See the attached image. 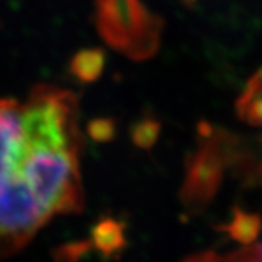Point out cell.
Returning a JSON list of instances; mask_svg holds the SVG:
<instances>
[{
    "label": "cell",
    "mask_w": 262,
    "mask_h": 262,
    "mask_svg": "<svg viewBox=\"0 0 262 262\" xmlns=\"http://www.w3.org/2000/svg\"><path fill=\"white\" fill-rule=\"evenodd\" d=\"M106 16L107 38L116 46L136 57L154 52L161 24L139 0H111V11Z\"/></svg>",
    "instance_id": "cell-2"
},
{
    "label": "cell",
    "mask_w": 262,
    "mask_h": 262,
    "mask_svg": "<svg viewBox=\"0 0 262 262\" xmlns=\"http://www.w3.org/2000/svg\"><path fill=\"white\" fill-rule=\"evenodd\" d=\"M78 100L55 85L0 100V253L21 250L54 216L81 209Z\"/></svg>",
    "instance_id": "cell-1"
},
{
    "label": "cell",
    "mask_w": 262,
    "mask_h": 262,
    "mask_svg": "<svg viewBox=\"0 0 262 262\" xmlns=\"http://www.w3.org/2000/svg\"><path fill=\"white\" fill-rule=\"evenodd\" d=\"M210 262H262V242L257 243L256 247H251L250 250L237 253L226 259H216L210 256Z\"/></svg>",
    "instance_id": "cell-3"
},
{
    "label": "cell",
    "mask_w": 262,
    "mask_h": 262,
    "mask_svg": "<svg viewBox=\"0 0 262 262\" xmlns=\"http://www.w3.org/2000/svg\"><path fill=\"white\" fill-rule=\"evenodd\" d=\"M191 262H210V256H201V257L193 259Z\"/></svg>",
    "instance_id": "cell-4"
}]
</instances>
